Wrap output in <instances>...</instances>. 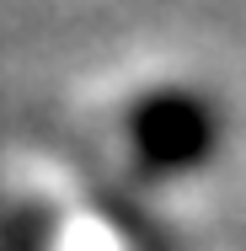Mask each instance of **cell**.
I'll list each match as a JSON object with an SVG mask.
<instances>
[{
  "label": "cell",
  "mask_w": 246,
  "mask_h": 251,
  "mask_svg": "<svg viewBox=\"0 0 246 251\" xmlns=\"http://www.w3.org/2000/svg\"><path fill=\"white\" fill-rule=\"evenodd\" d=\"M225 101L198 80H155L123 107V150L150 182H182L225 155Z\"/></svg>",
  "instance_id": "obj_1"
}]
</instances>
